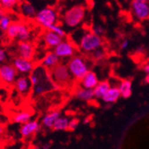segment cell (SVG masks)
<instances>
[{
	"mask_svg": "<svg viewBox=\"0 0 149 149\" xmlns=\"http://www.w3.org/2000/svg\"><path fill=\"white\" fill-rule=\"evenodd\" d=\"M16 1H17V3H18V4H20V3H22V2L26 1V0H16Z\"/></svg>",
	"mask_w": 149,
	"mask_h": 149,
	"instance_id": "ab89813d",
	"label": "cell"
},
{
	"mask_svg": "<svg viewBox=\"0 0 149 149\" xmlns=\"http://www.w3.org/2000/svg\"><path fill=\"white\" fill-rule=\"evenodd\" d=\"M7 59V53L5 48L0 47V64L4 63Z\"/></svg>",
	"mask_w": 149,
	"mask_h": 149,
	"instance_id": "4dcf8cb0",
	"label": "cell"
},
{
	"mask_svg": "<svg viewBox=\"0 0 149 149\" xmlns=\"http://www.w3.org/2000/svg\"><path fill=\"white\" fill-rule=\"evenodd\" d=\"M32 149H40V148H39L38 146H35V147H33Z\"/></svg>",
	"mask_w": 149,
	"mask_h": 149,
	"instance_id": "b9f144b4",
	"label": "cell"
},
{
	"mask_svg": "<svg viewBox=\"0 0 149 149\" xmlns=\"http://www.w3.org/2000/svg\"><path fill=\"white\" fill-rule=\"evenodd\" d=\"M18 72L15 69L13 64L2 63L0 64V81L6 85L15 84Z\"/></svg>",
	"mask_w": 149,
	"mask_h": 149,
	"instance_id": "52a82bcc",
	"label": "cell"
},
{
	"mask_svg": "<svg viewBox=\"0 0 149 149\" xmlns=\"http://www.w3.org/2000/svg\"><path fill=\"white\" fill-rule=\"evenodd\" d=\"M40 130V124L36 120H31L21 126L20 133L23 138H29Z\"/></svg>",
	"mask_w": 149,
	"mask_h": 149,
	"instance_id": "8fae6325",
	"label": "cell"
},
{
	"mask_svg": "<svg viewBox=\"0 0 149 149\" xmlns=\"http://www.w3.org/2000/svg\"><path fill=\"white\" fill-rule=\"evenodd\" d=\"M130 7L133 15L136 19L139 21H145L149 18V2L132 0Z\"/></svg>",
	"mask_w": 149,
	"mask_h": 149,
	"instance_id": "ba28073f",
	"label": "cell"
},
{
	"mask_svg": "<svg viewBox=\"0 0 149 149\" xmlns=\"http://www.w3.org/2000/svg\"><path fill=\"white\" fill-rule=\"evenodd\" d=\"M50 147H51V145L49 143H46L43 146V149H50Z\"/></svg>",
	"mask_w": 149,
	"mask_h": 149,
	"instance_id": "8d00e7d4",
	"label": "cell"
},
{
	"mask_svg": "<svg viewBox=\"0 0 149 149\" xmlns=\"http://www.w3.org/2000/svg\"><path fill=\"white\" fill-rule=\"evenodd\" d=\"M6 37V35H5V32L0 29V41H1V40H3V38Z\"/></svg>",
	"mask_w": 149,
	"mask_h": 149,
	"instance_id": "e575fe53",
	"label": "cell"
},
{
	"mask_svg": "<svg viewBox=\"0 0 149 149\" xmlns=\"http://www.w3.org/2000/svg\"><path fill=\"white\" fill-rule=\"evenodd\" d=\"M47 31H51L53 32H55L56 34H57L58 36H60L63 38H66V37H67V33H66L65 30L58 23L52 24L51 26H49V28Z\"/></svg>",
	"mask_w": 149,
	"mask_h": 149,
	"instance_id": "4316f807",
	"label": "cell"
},
{
	"mask_svg": "<svg viewBox=\"0 0 149 149\" xmlns=\"http://www.w3.org/2000/svg\"><path fill=\"white\" fill-rule=\"evenodd\" d=\"M69 123L70 120L66 117H59L56 120L55 124L53 126V130H55L56 131H64L69 130Z\"/></svg>",
	"mask_w": 149,
	"mask_h": 149,
	"instance_id": "cb8c5ba5",
	"label": "cell"
},
{
	"mask_svg": "<svg viewBox=\"0 0 149 149\" xmlns=\"http://www.w3.org/2000/svg\"><path fill=\"white\" fill-rule=\"evenodd\" d=\"M104 56H105L104 52L102 49H100V48L97 49V50H96V51H94L92 53V57L94 58V60H96L97 62L102 61L104 58Z\"/></svg>",
	"mask_w": 149,
	"mask_h": 149,
	"instance_id": "83f0119b",
	"label": "cell"
},
{
	"mask_svg": "<svg viewBox=\"0 0 149 149\" xmlns=\"http://www.w3.org/2000/svg\"><path fill=\"white\" fill-rule=\"evenodd\" d=\"M98 83L99 80L97 75L92 71H89L80 80L81 87L88 89H94Z\"/></svg>",
	"mask_w": 149,
	"mask_h": 149,
	"instance_id": "2e32d148",
	"label": "cell"
},
{
	"mask_svg": "<svg viewBox=\"0 0 149 149\" xmlns=\"http://www.w3.org/2000/svg\"><path fill=\"white\" fill-rule=\"evenodd\" d=\"M144 71H145V72L149 73V63H147L144 66Z\"/></svg>",
	"mask_w": 149,
	"mask_h": 149,
	"instance_id": "d590c367",
	"label": "cell"
},
{
	"mask_svg": "<svg viewBox=\"0 0 149 149\" xmlns=\"http://www.w3.org/2000/svg\"><path fill=\"white\" fill-rule=\"evenodd\" d=\"M138 49H139V50H138L139 52H142V51L144 50V48H143V47H139Z\"/></svg>",
	"mask_w": 149,
	"mask_h": 149,
	"instance_id": "f35d334b",
	"label": "cell"
},
{
	"mask_svg": "<svg viewBox=\"0 0 149 149\" xmlns=\"http://www.w3.org/2000/svg\"><path fill=\"white\" fill-rule=\"evenodd\" d=\"M75 97L81 101H91L93 98H95V95L93 89H88L84 88H80L76 90L75 92Z\"/></svg>",
	"mask_w": 149,
	"mask_h": 149,
	"instance_id": "44dd1931",
	"label": "cell"
},
{
	"mask_svg": "<svg viewBox=\"0 0 149 149\" xmlns=\"http://www.w3.org/2000/svg\"><path fill=\"white\" fill-rule=\"evenodd\" d=\"M31 85L30 82L29 77H26L24 75L17 78L15 82V89L17 90V92L19 94H22V95H25L28 93L31 89Z\"/></svg>",
	"mask_w": 149,
	"mask_h": 149,
	"instance_id": "e0dca14e",
	"label": "cell"
},
{
	"mask_svg": "<svg viewBox=\"0 0 149 149\" xmlns=\"http://www.w3.org/2000/svg\"><path fill=\"white\" fill-rule=\"evenodd\" d=\"M138 1H141V2H148L149 0H138Z\"/></svg>",
	"mask_w": 149,
	"mask_h": 149,
	"instance_id": "60d3db41",
	"label": "cell"
},
{
	"mask_svg": "<svg viewBox=\"0 0 149 149\" xmlns=\"http://www.w3.org/2000/svg\"><path fill=\"white\" fill-rule=\"evenodd\" d=\"M49 74L52 80L59 86L69 83L72 79V75L68 70V67L61 63L57 64L55 68L50 70Z\"/></svg>",
	"mask_w": 149,
	"mask_h": 149,
	"instance_id": "5b68a950",
	"label": "cell"
},
{
	"mask_svg": "<svg viewBox=\"0 0 149 149\" xmlns=\"http://www.w3.org/2000/svg\"><path fill=\"white\" fill-rule=\"evenodd\" d=\"M118 88L120 93V97L129 98L132 95V83L130 80L124 79L120 81Z\"/></svg>",
	"mask_w": 149,
	"mask_h": 149,
	"instance_id": "ffe728a7",
	"label": "cell"
},
{
	"mask_svg": "<svg viewBox=\"0 0 149 149\" xmlns=\"http://www.w3.org/2000/svg\"><path fill=\"white\" fill-rule=\"evenodd\" d=\"M120 97V93L118 87H111L104 96L101 98L106 104H113L117 102Z\"/></svg>",
	"mask_w": 149,
	"mask_h": 149,
	"instance_id": "ac0fdd59",
	"label": "cell"
},
{
	"mask_svg": "<svg viewBox=\"0 0 149 149\" xmlns=\"http://www.w3.org/2000/svg\"><path fill=\"white\" fill-rule=\"evenodd\" d=\"M18 3L16 0H0V6L6 12L12 11L17 8Z\"/></svg>",
	"mask_w": 149,
	"mask_h": 149,
	"instance_id": "484cf974",
	"label": "cell"
},
{
	"mask_svg": "<svg viewBox=\"0 0 149 149\" xmlns=\"http://www.w3.org/2000/svg\"><path fill=\"white\" fill-rule=\"evenodd\" d=\"M34 21L43 29L47 30L49 26L58 22V13L53 6H46L37 11Z\"/></svg>",
	"mask_w": 149,
	"mask_h": 149,
	"instance_id": "277c9868",
	"label": "cell"
},
{
	"mask_svg": "<svg viewBox=\"0 0 149 149\" xmlns=\"http://www.w3.org/2000/svg\"><path fill=\"white\" fill-rule=\"evenodd\" d=\"M6 11H5L1 6H0V20H1V19H2V17L6 15Z\"/></svg>",
	"mask_w": 149,
	"mask_h": 149,
	"instance_id": "836d02e7",
	"label": "cell"
},
{
	"mask_svg": "<svg viewBox=\"0 0 149 149\" xmlns=\"http://www.w3.org/2000/svg\"><path fill=\"white\" fill-rule=\"evenodd\" d=\"M5 135H6V128L5 126L0 124V140L5 137Z\"/></svg>",
	"mask_w": 149,
	"mask_h": 149,
	"instance_id": "d6a6232c",
	"label": "cell"
},
{
	"mask_svg": "<svg viewBox=\"0 0 149 149\" xmlns=\"http://www.w3.org/2000/svg\"><path fill=\"white\" fill-rule=\"evenodd\" d=\"M86 16V8L76 5L67 9L63 15V24L70 29H75L83 22Z\"/></svg>",
	"mask_w": 149,
	"mask_h": 149,
	"instance_id": "7a4b0ae2",
	"label": "cell"
},
{
	"mask_svg": "<svg viewBox=\"0 0 149 149\" xmlns=\"http://www.w3.org/2000/svg\"><path fill=\"white\" fill-rule=\"evenodd\" d=\"M61 117V112L58 110H55V111H51L49 113H47L42 120V124L45 128L47 129H52L54 124H55L56 120Z\"/></svg>",
	"mask_w": 149,
	"mask_h": 149,
	"instance_id": "d6986e66",
	"label": "cell"
},
{
	"mask_svg": "<svg viewBox=\"0 0 149 149\" xmlns=\"http://www.w3.org/2000/svg\"><path fill=\"white\" fill-rule=\"evenodd\" d=\"M17 10L20 15L26 19H34L37 13L36 7L29 1H24L18 4Z\"/></svg>",
	"mask_w": 149,
	"mask_h": 149,
	"instance_id": "7c38bea8",
	"label": "cell"
},
{
	"mask_svg": "<svg viewBox=\"0 0 149 149\" xmlns=\"http://www.w3.org/2000/svg\"><path fill=\"white\" fill-rule=\"evenodd\" d=\"M110 88H111V85L107 80L99 81V83L93 89L95 97L102 98L104 96V94L108 91V89H109Z\"/></svg>",
	"mask_w": 149,
	"mask_h": 149,
	"instance_id": "7402d4cb",
	"label": "cell"
},
{
	"mask_svg": "<svg viewBox=\"0 0 149 149\" xmlns=\"http://www.w3.org/2000/svg\"><path fill=\"white\" fill-rule=\"evenodd\" d=\"M145 81H146V83H148V84H149V73H146V78H145Z\"/></svg>",
	"mask_w": 149,
	"mask_h": 149,
	"instance_id": "74e56055",
	"label": "cell"
},
{
	"mask_svg": "<svg viewBox=\"0 0 149 149\" xmlns=\"http://www.w3.org/2000/svg\"><path fill=\"white\" fill-rule=\"evenodd\" d=\"M13 22V19L11 16L10 13H6V15L2 17L1 20H0V29L6 33V31L8 30V28L10 27V25L12 24Z\"/></svg>",
	"mask_w": 149,
	"mask_h": 149,
	"instance_id": "d4e9b609",
	"label": "cell"
},
{
	"mask_svg": "<svg viewBox=\"0 0 149 149\" xmlns=\"http://www.w3.org/2000/svg\"><path fill=\"white\" fill-rule=\"evenodd\" d=\"M0 149H3V148H0Z\"/></svg>",
	"mask_w": 149,
	"mask_h": 149,
	"instance_id": "ee69618b",
	"label": "cell"
},
{
	"mask_svg": "<svg viewBox=\"0 0 149 149\" xmlns=\"http://www.w3.org/2000/svg\"><path fill=\"white\" fill-rule=\"evenodd\" d=\"M129 45H130V41H129V40H127V39L123 40V41L121 42V44H120V49L121 50L127 49L129 47Z\"/></svg>",
	"mask_w": 149,
	"mask_h": 149,
	"instance_id": "1f68e13d",
	"label": "cell"
},
{
	"mask_svg": "<svg viewBox=\"0 0 149 149\" xmlns=\"http://www.w3.org/2000/svg\"><path fill=\"white\" fill-rule=\"evenodd\" d=\"M17 40L20 41H31L32 32L30 26L24 22L17 21Z\"/></svg>",
	"mask_w": 149,
	"mask_h": 149,
	"instance_id": "4fadbf2b",
	"label": "cell"
},
{
	"mask_svg": "<svg viewBox=\"0 0 149 149\" xmlns=\"http://www.w3.org/2000/svg\"><path fill=\"white\" fill-rule=\"evenodd\" d=\"M59 63H60V58L54 53V51H50L47 52L41 59L40 66H42L43 68H45L47 71H50L53 68H55Z\"/></svg>",
	"mask_w": 149,
	"mask_h": 149,
	"instance_id": "5bb4252c",
	"label": "cell"
},
{
	"mask_svg": "<svg viewBox=\"0 0 149 149\" xmlns=\"http://www.w3.org/2000/svg\"><path fill=\"white\" fill-rule=\"evenodd\" d=\"M18 56L33 60L35 55V47L31 41H20L16 48Z\"/></svg>",
	"mask_w": 149,
	"mask_h": 149,
	"instance_id": "30bf717a",
	"label": "cell"
},
{
	"mask_svg": "<svg viewBox=\"0 0 149 149\" xmlns=\"http://www.w3.org/2000/svg\"><path fill=\"white\" fill-rule=\"evenodd\" d=\"M79 124V120L78 119H72L70 120L69 123V130H75Z\"/></svg>",
	"mask_w": 149,
	"mask_h": 149,
	"instance_id": "f546056e",
	"label": "cell"
},
{
	"mask_svg": "<svg viewBox=\"0 0 149 149\" xmlns=\"http://www.w3.org/2000/svg\"><path fill=\"white\" fill-rule=\"evenodd\" d=\"M66 65L72 77L77 80H81V79L89 72V66L86 59L78 55L70 58Z\"/></svg>",
	"mask_w": 149,
	"mask_h": 149,
	"instance_id": "3957f363",
	"label": "cell"
},
{
	"mask_svg": "<svg viewBox=\"0 0 149 149\" xmlns=\"http://www.w3.org/2000/svg\"><path fill=\"white\" fill-rule=\"evenodd\" d=\"M79 37L77 39V44L79 48L88 54H92L102 47L103 38L96 34H94L91 31H77Z\"/></svg>",
	"mask_w": 149,
	"mask_h": 149,
	"instance_id": "6da1fadb",
	"label": "cell"
},
{
	"mask_svg": "<svg viewBox=\"0 0 149 149\" xmlns=\"http://www.w3.org/2000/svg\"><path fill=\"white\" fill-rule=\"evenodd\" d=\"M32 118V114L29 111H21L16 113L13 117V121L17 124H24L30 121Z\"/></svg>",
	"mask_w": 149,
	"mask_h": 149,
	"instance_id": "603a6c76",
	"label": "cell"
},
{
	"mask_svg": "<svg viewBox=\"0 0 149 149\" xmlns=\"http://www.w3.org/2000/svg\"><path fill=\"white\" fill-rule=\"evenodd\" d=\"M63 38L56 34L55 32H53L51 31H45L43 33V40L45 45L48 48H55L58 44L62 42V40Z\"/></svg>",
	"mask_w": 149,
	"mask_h": 149,
	"instance_id": "9a60e30c",
	"label": "cell"
},
{
	"mask_svg": "<svg viewBox=\"0 0 149 149\" xmlns=\"http://www.w3.org/2000/svg\"><path fill=\"white\" fill-rule=\"evenodd\" d=\"M77 47L70 39L63 38L62 42L54 48V53L60 59H70L76 55Z\"/></svg>",
	"mask_w": 149,
	"mask_h": 149,
	"instance_id": "8992f818",
	"label": "cell"
},
{
	"mask_svg": "<svg viewBox=\"0 0 149 149\" xmlns=\"http://www.w3.org/2000/svg\"><path fill=\"white\" fill-rule=\"evenodd\" d=\"M91 31L94 34H96V35H97L99 37H102L104 34V32H105L104 28L103 26H101V25H94L92 27V29H91Z\"/></svg>",
	"mask_w": 149,
	"mask_h": 149,
	"instance_id": "f1b7e54d",
	"label": "cell"
},
{
	"mask_svg": "<svg viewBox=\"0 0 149 149\" xmlns=\"http://www.w3.org/2000/svg\"><path fill=\"white\" fill-rule=\"evenodd\" d=\"M13 66L15 67V69L18 73L26 75L33 72V70L35 69V63L33 60L16 56L13 60Z\"/></svg>",
	"mask_w": 149,
	"mask_h": 149,
	"instance_id": "9c48e42d",
	"label": "cell"
},
{
	"mask_svg": "<svg viewBox=\"0 0 149 149\" xmlns=\"http://www.w3.org/2000/svg\"><path fill=\"white\" fill-rule=\"evenodd\" d=\"M129 1H132V0H129Z\"/></svg>",
	"mask_w": 149,
	"mask_h": 149,
	"instance_id": "7bdbcfd3",
	"label": "cell"
}]
</instances>
